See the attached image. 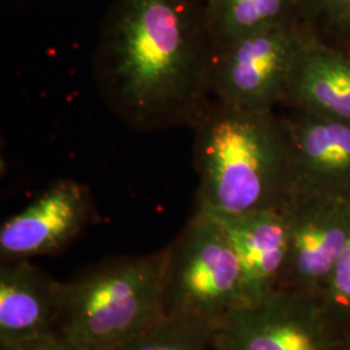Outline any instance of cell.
Listing matches in <instances>:
<instances>
[{
	"mask_svg": "<svg viewBox=\"0 0 350 350\" xmlns=\"http://www.w3.org/2000/svg\"><path fill=\"white\" fill-rule=\"evenodd\" d=\"M214 57L206 0H114L94 75L101 98L129 127H193L212 103Z\"/></svg>",
	"mask_w": 350,
	"mask_h": 350,
	"instance_id": "6da1fadb",
	"label": "cell"
},
{
	"mask_svg": "<svg viewBox=\"0 0 350 350\" xmlns=\"http://www.w3.org/2000/svg\"><path fill=\"white\" fill-rule=\"evenodd\" d=\"M192 129L199 175L195 213L224 221L287 211L293 166L286 117L214 100Z\"/></svg>",
	"mask_w": 350,
	"mask_h": 350,
	"instance_id": "7a4b0ae2",
	"label": "cell"
},
{
	"mask_svg": "<svg viewBox=\"0 0 350 350\" xmlns=\"http://www.w3.org/2000/svg\"><path fill=\"white\" fill-rule=\"evenodd\" d=\"M167 248L113 258L65 283L57 335L90 350H120L163 315Z\"/></svg>",
	"mask_w": 350,
	"mask_h": 350,
	"instance_id": "3957f363",
	"label": "cell"
},
{
	"mask_svg": "<svg viewBox=\"0 0 350 350\" xmlns=\"http://www.w3.org/2000/svg\"><path fill=\"white\" fill-rule=\"evenodd\" d=\"M163 300L165 315L215 328L245 304L238 256L219 222L193 213L167 247Z\"/></svg>",
	"mask_w": 350,
	"mask_h": 350,
	"instance_id": "277c9868",
	"label": "cell"
},
{
	"mask_svg": "<svg viewBox=\"0 0 350 350\" xmlns=\"http://www.w3.org/2000/svg\"><path fill=\"white\" fill-rule=\"evenodd\" d=\"M309 33L297 14L217 51L212 96L240 108L275 111L284 101L297 53Z\"/></svg>",
	"mask_w": 350,
	"mask_h": 350,
	"instance_id": "5b68a950",
	"label": "cell"
},
{
	"mask_svg": "<svg viewBox=\"0 0 350 350\" xmlns=\"http://www.w3.org/2000/svg\"><path fill=\"white\" fill-rule=\"evenodd\" d=\"M213 349L345 350L317 301L284 291L228 314L215 328Z\"/></svg>",
	"mask_w": 350,
	"mask_h": 350,
	"instance_id": "8992f818",
	"label": "cell"
},
{
	"mask_svg": "<svg viewBox=\"0 0 350 350\" xmlns=\"http://www.w3.org/2000/svg\"><path fill=\"white\" fill-rule=\"evenodd\" d=\"M289 248L278 291L319 301L350 237V202L301 196L287 209Z\"/></svg>",
	"mask_w": 350,
	"mask_h": 350,
	"instance_id": "52a82bcc",
	"label": "cell"
},
{
	"mask_svg": "<svg viewBox=\"0 0 350 350\" xmlns=\"http://www.w3.org/2000/svg\"><path fill=\"white\" fill-rule=\"evenodd\" d=\"M94 213L86 186L72 179L57 180L3 224L1 260H30L60 252L85 230Z\"/></svg>",
	"mask_w": 350,
	"mask_h": 350,
	"instance_id": "ba28073f",
	"label": "cell"
},
{
	"mask_svg": "<svg viewBox=\"0 0 350 350\" xmlns=\"http://www.w3.org/2000/svg\"><path fill=\"white\" fill-rule=\"evenodd\" d=\"M286 120L293 199L317 195L350 202V124L300 111H292Z\"/></svg>",
	"mask_w": 350,
	"mask_h": 350,
	"instance_id": "9c48e42d",
	"label": "cell"
},
{
	"mask_svg": "<svg viewBox=\"0 0 350 350\" xmlns=\"http://www.w3.org/2000/svg\"><path fill=\"white\" fill-rule=\"evenodd\" d=\"M65 283L29 260L3 261L0 269V347L57 334Z\"/></svg>",
	"mask_w": 350,
	"mask_h": 350,
	"instance_id": "30bf717a",
	"label": "cell"
},
{
	"mask_svg": "<svg viewBox=\"0 0 350 350\" xmlns=\"http://www.w3.org/2000/svg\"><path fill=\"white\" fill-rule=\"evenodd\" d=\"M217 222L238 256L245 304L278 291L289 248L287 211L250 213Z\"/></svg>",
	"mask_w": 350,
	"mask_h": 350,
	"instance_id": "8fae6325",
	"label": "cell"
},
{
	"mask_svg": "<svg viewBox=\"0 0 350 350\" xmlns=\"http://www.w3.org/2000/svg\"><path fill=\"white\" fill-rule=\"evenodd\" d=\"M282 105L350 124V51L332 47L310 31L297 53Z\"/></svg>",
	"mask_w": 350,
	"mask_h": 350,
	"instance_id": "7c38bea8",
	"label": "cell"
},
{
	"mask_svg": "<svg viewBox=\"0 0 350 350\" xmlns=\"http://www.w3.org/2000/svg\"><path fill=\"white\" fill-rule=\"evenodd\" d=\"M206 4L215 52L299 14L297 0H206Z\"/></svg>",
	"mask_w": 350,
	"mask_h": 350,
	"instance_id": "4fadbf2b",
	"label": "cell"
},
{
	"mask_svg": "<svg viewBox=\"0 0 350 350\" xmlns=\"http://www.w3.org/2000/svg\"><path fill=\"white\" fill-rule=\"evenodd\" d=\"M214 332L211 323L163 315L120 350H212Z\"/></svg>",
	"mask_w": 350,
	"mask_h": 350,
	"instance_id": "5bb4252c",
	"label": "cell"
},
{
	"mask_svg": "<svg viewBox=\"0 0 350 350\" xmlns=\"http://www.w3.org/2000/svg\"><path fill=\"white\" fill-rule=\"evenodd\" d=\"M325 325L344 349L350 348V237L319 301Z\"/></svg>",
	"mask_w": 350,
	"mask_h": 350,
	"instance_id": "9a60e30c",
	"label": "cell"
},
{
	"mask_svg": "<svg viewBox=\"0 0 350 350\" xmlns=\"http://www.w3.org/2000/svg\"><path fill=\"white\" fill-rule=\"evenodd\" d=\"M297 10L315 37L350 51V0H297Z\"/></svg>",
	"mask_w": 350,
	"mask_h": 350,
	"instance_id": "2e32d148",
	"label": "cell"
},
{
	"mask_svg": "<svg viewBox=\"0 0 350 350\" xmlns=\"http://www.w3.org/2000/svg\"><path fill=\"white\" fill-rule=\"evenodd\" d=\"M0 350H90L63 338L57 334L17 344L12 347H0Z\"/></svg>",
	"mask_w": 350,
	"mask_h": 350,
	"instance_id": "e0dca14e",
	"label": "cell"
},
{
	"mask_svg": "<svg viewBox=\"0 0 350 350\" xmlns=\"http://www.w3.org/2000/svg\"><path fill=\"white\" fill-rule=\"evenodd\" d=\"M213 350H217V349H213Z\"/></svg>",
	"mask_w": 350,
	"mask_h": 350,
	"instance_id": "ac0fdd59",
	"label": "cell"
},
{
	"mask_svg": "<svg viewBox=\"0 0 350 350\" xmlns=\"http://www.w3.org/2000/svg\"><path fill=\"white\" fill-rule=\"evenodd\" d=\"M348 350H350V348H349V349H348Z\"/></svg>",
	"mask_w": 350,
	"mask_h": 350,
	"instance_id": "d6986e66",
	"label": "cell"
}]
</instances>
